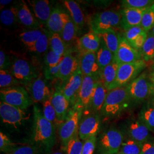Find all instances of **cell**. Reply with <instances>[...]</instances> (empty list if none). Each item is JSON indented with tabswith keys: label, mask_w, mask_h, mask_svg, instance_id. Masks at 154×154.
I'll use <instances>...</instances> for the list:
<instances>
[{
	"label": "cell",
	"mask_w": 154,
	"mask_h": 154,
	"mask_svg": "<svg viewBox=\"0 0 154 154\" xmlns=\"http://www.w3.org/2000/svg\"><path fill=\"white\" fill-rule=\"evenodd\" d=\"M140 154H154V139H149L143 143Z\"/></svg>",
	"instance_id": "51"
},
{
	"label": "cell",
	"mask_w": 154,
	"mask_h": 154,
	"mask_svg": "<svg viewBox=\"0 0 154 154\" xmlns=\"http://www.w3.org/2000/svg\"><path fill=\"white\" fill-rule=\"evenodd\" d=\"M141 27L149 33L154 26V4L148 8L143 14Z\"/></svg>",
	"instance_id": "40"
},
{
	"label": "cell",
	"mask_w": 154,
	"mask_h": 154,
	"mask_svg": "<svg viewBox=\"0 0 154 154\" xmlns=\"http://www.w3.org/2000/svg\"><path fill=\"white\" fill-rule=\"evenodd\" d=\"M147 8L140 9L131 8L123 9L121 11L122 14L121 29L126 31L130 28L140 26L143 14Z\"/></svg>",
	"instance_id": "19"
},
{
	"label": "cell",
	"mask_w": 154,
	"mask_h": 154,
	"mask_svg": "<svg viewBox=\"0 0 154 154\" xmlns=\"http://www.w3.org/2000/svg\"><path fill=\"white\" fill-rule=\"evenodd\" d=\"M151 96L152 97V98H154V83L151 82Z\"/></svg>",
	"instance_id": "53"
},
{
	"label": "cell",
	"mask_w": 154,
	"mask_h": 154,
	"mask_svg": "<svg viewBox=\"0 0 154 154\" xmlns=\"http://www.w3.org/2000/svg\"><path fill=\"white\" fill-rule=\"evenodd\" d=\"M133 102L126 86L110 90L107 94L101 113L106 117L118 116Z\"/></svg>",
	"instance_id": "2"
},
{
	"label": "cell",
	"mask_w": 154,
	"mask_h": 154,
	"mask_svg": "<svg viewBox=\"0 0 154 154\" xmlns=\"http://www.w3.org/2000/svg\"><path fill=\"white\" fill-rule=\"evenodd\" d=\"M63 3L68 11L70 16L77 26L78 31L82 29L85 25V16L79 5L72 0H65Z\"/></svg>",
	"instance_id": "25"
},
{
	"label": "cell",
	"mask_w": 154,
	"mask_h": 154,
	"mask_svg": "<svg viewBox=\"0 0 154 154\" xmlns=\"http://www.w3.org/2000/svg\"><path fill=\"white\" fill-rule=\"evenodd\" d=\"M100 118L97 113L88 115L82 118L78 129L80 139L86 140L91 137H97L100 128Z\"/></svg>",
	"instance_id": "14"
},
{
	"label": "cell",
	"mask_w": 154,
	"mask_h": 154,
	"mask_svg": "<svg viewBox=\"0 0 154 154\" xmlns=\"http://www.w3.org/2000/svg\"><path fill=\"white\" fill-rule=\"evenodd\" d=\"M97 137H91L85 140L83 144L82 154H94V151L97 147Z\"/></svg>",
	"instance_id": "47"
},
{
	"label": "cell",
	"mask_w": 154,
	"mask_h": 154,
	"mask_svg": "<svg viewBox=\"0 0 154 154\" xmlns=\"http://www.w3.org/2000/svg\"><path fill=\"white\" fill-rule=\"evenodd\" d=\"M122 6L123 9H145L153 5V0H123L122 1Z\"/></svg>",
	"instance_id": "41"
},
{
	"label": "cell",
	"mask_w": 154,
	"mask_h": 154,
	"mask_svg": "<svg viewBox=\"0 0 154 154\" xmlns=\"http://www.w3.org/2000/svg\"><path fill=\"white\" fill-rule=\"evenodd\" d=\"M99 81V77L83 76L82 83L74 106L83 111L91 107V100Z\"/></svg>",
	"instance_id": "9"
},
{
	"label": "cell",
	"mask_w": 154,
	"mask_h": 154,
	"mask_svg": "<svg viewBox=\"0 0 154 154\" xmlns=\"http://www.w3.org/2000/svg\"><path fill=\"white\" fill-rule=\"evenodd\" d=\"M97 34L106 47L115 55L118 49L121 36L115 30H109Z\"/></svg>",
	"instance_id": "29"
},
{
	"label": "cell",
	"mask_w": 154,
	"mask_h": 154,
	"mask_svg": "<svg viewBox=\"0 0 154 154\" xmlns=\"http://www.w3.org/2000/svg\"><path fill=\"white\" fill-rule=\"evenodd\" d=\"M79 67L83 76L99 77L100 68L97 61L96 53H85L79 57Z\"/></svg>",
	"instance_id": "17"
},
{
	"label": "cell",
	"mask_w": 154,
	"mask_h": 154,
	"mask_svg": "<svg viewBox=\"0 0 154 154\" xmlns=\"http://www.w3.org/2000/svg\"><path fill=\"white\" fill-rule=\"evenodd\" d=\"M142 58L145 62H149L154 58V36L148 33V37L143 47L139 51Z\"/></svg>",
	"instance_id": "35"
},
{
	"label": "cell",
	"mask_w": 154,
	"mask_h": 154,
	"mask_svg": "<svg viewBox=\"0 0 154 154\" xmlns=\"http://www.w3.org/2000/svg\"><path fill=\"white\" fill-rule=\"evenodd\" d=\"M11 0H1L0 1V5H1V7L2 8V6L7 5L9 4H11Z\"/></svg>",
	"instance_id": "52"
},
{
	"label": "cell",
	"mask_w": 154,
	"mask_h": 154,
	"mask_svg": "<svg viewBox=\"0 0 154 154\" xmlns=\"http://www.w3.org/2000/svg\"><path fill=\"white\" fill-rule=\"evenodd\" d=\"M115 60L119 64L130 63L142 60L140 51L134 49L123 36L115 54Z\"/></svg>",
	"instance_id": "15"
},
{
	"label": "cell",
	"mask_w": 154,
	"mask_h": 154,
	"mask_svg": "<svg viewBox=\"0 0 154 154\" xmlns=\"http://www.w3.org/2000/svg\"><path fill=\"white\" fill-rule=\"evenodd\" d=\"M83 144L78 134L68 143L66 147V154H82Z\"/></svg>",
	"instance_id": "42"
},
{
	"label": "cell",
	"mask_w": 154,
	"mask_h": 154,
	"mask_svg": "<svg viewBox=\"0 0 154 154\" xmlns=\"http://www.w3.org/2000/svg\"><path fill=\"white\" fill-rule=\"evenodd\" d=\"M51 102L55 110L60 125L66 119L69 112L70 102L63 94L61 88H58L52 95Z\"/></svg>",
	"instance_id": "21"
},
{
	"label": "cell",
	"mask_w": 154,
	"mask_h": 154,
	"mask_svg": "<svg viewBox=\"0 0 154 154\" xmlns=\"http://www.w3.org/2000/svg\"><path fill=\"white\" fill-rule=\"evenodd\" d=\"M18 19L20 23L30 29H38L42 26L24 1H21L18 6Z\"/></svg>",
	"instance_id": "24"
},
{
	"label": "cell",
	"mask_w": 154,
	"mask_h": 154,
	"mask_svg": "<svg viewBox=\"0 0 154 154\" xmlns=\"http://www.w3.org/2000/svg\"><path fill=\"white\" fill-rule=\"evenodd\" d=\"M125 136L121 130L111 127L102 133L97 140V148L99 154H118Z\"/></svg>",
	"instance_id": "6"
},
{
	"label": "cell",
	"mask_w": 154,
	"mask_h": 154,
	"mask_svg": "<svg viewBox=\"0 0 154 154\" xmlns=\"http://www.w3.org/2000/svg\"><path fill=\"white\" fill-rule=\"evenodd\" d=\"M124 130L122 131L126 138L143 143L151 139L150 131L139 119H130L124 125Z\"/></svg>",
	"instance_id": "13"
},
{
	"label": "cell",
	"mask_w": 154,
	"mask_h": 154,
	"mask_svg": "<svg viewBox=\"0 0 154 154\" xmlns=\"http://www.w3.org/2000/svg\"><path fill=\"white\" fill-rule=\"evenodd\" d=\"M144 32L143 28L141 26H137L135 27L128 29L123 34V37L126 39L127 41L130 44H132V43L135 41V40L138 38V37Z\"/></svg>",
	"instance_id": "43"
},
{
	"label": "cell",
	"mask_w": 154,
	"mask_h": 154,
	"mask_svg": "<svg viewBox=\"0 0 154 154\" xmlns=\"http://www.w3.org/2000/svg\"><path fill=\"white\" fill-rule=\"evenodd\" d=\"M83 110L77 107H72L66 119L59 126L58 135L62 145L66 149L68 143L77 134Z\"/></svg>",
	"instance_id": "5"
},
{
	"label": "cell",
	"mask_w": 154,
	"mask_h": 154,
	"mask_svg": "<svg viewBox=\"0 0 154 154\" xmlns=\"http://www.w3.org/2000/svg\"><path fill=\"white\" fill-rule=\"evenodd\" d=\"M146 66L147 63L143 60L119 65L116 80L108 88V90L110 91L114 88L126 87L141 74Z\"/></svg>",
	"instance_id": "4"
},
{
	"label": "cell",
	"mask_w": 154,
	"mask_h": 154,
	"mask_svg": "<svg viewBox=\"0 0 154 154\" xmlns=\"http://www.w3.org/2000/svg\"><path fill=\"white\" fill-rule=\"evenodd\" d=\"M30 114L25 110L0 102V116L4 123L17 128L23 122L27 121Z\"/></svg>",
	"instance_id": "10"
},
{
	"label": "cell",
	"mask_w": 154,
	"mask_h": 154,
	"mask_svg": "<svg viewBox=\"0 0 154 154\" xmlns=\"http://www.w3.org/2000/svg\"><path fill=\"white\" fill-rule=\"evenodd\" d=\"M20 83L8 70H0V87L1 89L15 86Z\"/></svg>",
	"instance_id": "39"
},
{
	"label": "cell",
	"mask_w": 154,
	"mask_h": 154,
	"mask_svg": "<svg viewBox=\"0 0 154 154\" xmlns=\"http://www.w3.org/2000/svg\"><path fill=\"white\" fill-rule=\"evenodd\" d=\"M149 76L151 82L154 83V72H152L149 75Z\"/></svg>",
	"instance_id": "54"
},
{
	"label": "cell",
	"mask_w": 154,
	"mask_h": 154,
	"mask_svg": "<svg viewBox=\"0 0 154 154\" xmlns=\"http://www.w3.org/2000/svg\"><path fill=\"white\" fill-rule=\"evenodd\" d=\"M51 154H65L64 152H62V151H56V152H53V153H52Z\"/></svg>",
	"instance_id": "55"
},
{
	"label": "cell",
	"mask_w": 154,
	"mask_h": 154,
	"mask_svg": "<svg viewBox=\"0 0 154 154\" xmlns=\"http://www.w3.org/2000/svg\"><path fill=\"white\" fill-rule=\"evenodd\" d=\"M1 102L26 110L33 104V100L25 88L13 86L1 89L0 91Z\"/></svg>",
	"instance_id": "7"
},
{
	"label": "cell",
	"mask_w": 154,
	"mask_h": 154,
	"mask_svg": "<svg viewBox=\"0 0 154 154\" xmlns=\"http://www.w3.org/2000/svg\"><path fill=\"white\" fill-rule=\"evenodd\" d=\"M126 88L133 102H142L151 96V82L144 72L130 83Z\"/></svg>",
	"instance_id": "8"
},
{
	"label": "cell",
	"mask_w": 154,
	"mask_h": 154,
	"mask_svg": "<svg viewBox=\"0 0 154 154\" xmlns=\"http://www.w3.org/2000/svg\"><path fill=\"white\" fill-rule=\"evenodd\" d=\"M61 64L52 67H46L44 71V77L45 79L47 80H53L55 78H58Z\"/></svg>",
	"instance_id": "48"
},
{
	"label": "cell",
	"mask_w": 154,
	"mask_h": 154,
	"mask_svg": "<svg viewBox=\"0 0 154 154\" xmlns=\"http://www.w3.org/2000/svg\"><path fill=\"white\" fill-rule=\"evenodd\" d=\"M45 30V29L42 28H39L24 31L20 34V40L23 44L29 48L39 38V37L44 32Z\"/></svg>",
	"instance_id": "31"
},
{
	"label": "cell",
	"mask_w": 154,
	"mask_h": 154,
	"mask_svg": "<svg viewBox=\"0 0 154 154\" xmlns=\"http://www.w3.org/2000/svg\"><path fill=\"white\" fill-rule=\"evenodd\" d=\"M101 44V39L97 34L90 31L84 34L77 41V49L81 54L97 53Z\"/></svg>",
	"instance_id": "20"
},
{
	"label": "cell",
	"mask_w": 154,
	"mask_h": 154,
	"mask_svg": "<svg viewBox=\"0 0 154 154\" xmlns=\"http://www.w3.org/2000/svg\"><path fill=\"white\" fill-rule=\"evenodd\" d=\"M11 66L10 58L2 50L0 51V69L8 70Z\"/></svg>",
	"instance_id": "50"
},
{
	"label": "cell",
	"mask_w": 154,
	"mask_h": 154,
	"mask_svg": "<svg viewBox=\"0 0 154 154\" xmlns=\"http://www.w3.org/2000/svg\"><path fill=\"white\" fill-rule=\"evenodd\" d=\"M119 66V64L114 58L111 63L100 71L99 80L107 88H108L116 80Z\"/></svg>",
	"instance_id": "27"
},
{
	"label": "cell",
	"mask_w": 154,
	"mask_h": 154,
	"mask_svg": "<svg viewBox=\"0 0 154 154\" xmlns=\"http://www.w3.org/2000/svg\"><path fill=\"white\" fill-rule=\"evenodd\" d=\"M42 114L45 118L51 123H52L54 125H57L60 126V123L57 119V116L55 109L51 102V98L44 102L42 103Z\"/></svg>",
	"instance_id": "38"
},
{
	"label": "cell",
	"mask_w": 154,
	"mask_h": 154,
	"mask_svg": "<svg viewBox=\"0 0 154 154\" xmlns=\"http://www.w3.org/2000/svg\"><path fill=\"white\" fill-rule=\"evenodd\" d=\"M149 33H150L151 34H152V35H154V26L153 27V28L151 29V30L150 32H149Z\"/></svg>",
	"instance_id": "56"
},
{
	"label": "cell",
	"mask_w": 154,
	"mask_h": 154,
	"mask_svg": "<svg viewBox=\"0 0 154 154\" xmlns=\"http://www.w3.org/2000/svg\"><path fill=\"white\" fill-rule=\"evenodd\" d=\"M64 56L57 55L53 51L50 49L47 53L45 57V63L47 67H49L58 66L61 64L64 58Z\"/></svg>",
	"instance_id": "45"
},
{
	"label": "cell",
	"mask_w": 154,
	"mask_h": 154,
	"mask_svg": "<svg viewBox=\"0 0 154 154\" xmlns=\"http://www.w3.org/2000/svg\"><path fill=\"white\" fill-rule=\"evenodd\" d=\"M143 143L125 137L118 154H140Z\"/></svg>",
	"instance_id": "32"
},
{
	"label": "cell",
	"mask_w": 154,
	"mask_h": 154,
	"mask_svg": "<svg viewBox=\"0 0 154 154\" xmlns=\"http://www.w3.org/2000/svg\"><path fill=\"white\" fill-rule=\"evenodd\" d=\"M121 11L109 10L97 13L90 17L89 24L96 34L121 28Z\"/></svg>",
	"instance_id": "3"
},
{
	"label": "cell",
	"mask_w": 154,
	"mask_h": 154,
	"mask_svg": "<svg viewBox=\"0 0 154 154\" xmlns=\"http://www.w3.org/2000/svg\"><path fill=\"white\" fill-rule=\"evenodd\" d=\"M79 67V58L70 53H67L61 63L58 78L63 82H66L77 72Z\"/></svg>",
	"instance_id": "23"
},
{
	"label": "cell",
	"mask_w": 154,
	"mask_h": 154,
	"mask_svg": "<svg viewBox=\"0 0 154 154\" xmlns=\"http://www.w3.org/2000/svg\"><path fill=\"white\" fill-rule=\"evenodd\" d=\"M148 37V33L146 31L143 32L135 40V41L131 45L132 47L137 50L138 51H140L143 47V45L144 44L146 39Z\"/></svg>",
	"instance_id": "49"
},
{
	"label": "cell",
	"mask_w": 154,
	"mask_h": 154,
	"mask_svg": "<svg viewBox=\"0 0 154 154\" xmlns=\"http://www.w3.org/2000/svg\"><path fill=\"white\" fill-rule=\"evenodd\" d=\"M16 146V144L13 143L6 134L4 132H0V150L1 152L8 154Z\"/></svg>",
	"instance_id": "46"
},
{
	"label": "cell",
	"mask_w": 154,
	"mask_h": 154,
	"mask_svg": "<svg viewBox=\"0 0 154 154\" xmlns=\"http://www.w3.org/2000/svg\"><path fill=\"white\" fill-rule=\"evenodd\" d=\"M70 18V16L60 8H55L53 9L51 14L46 24V26L50 33L51 34H61L65 25Z\"/></svg>",
	"instance_id": "18"
},
{
	"label": "cell",
	"mask_w": 154,
	"mask_h": 154,
	"mask_svg": "<svg viewBox=\"0 0 154 154\" xmlns=\"http://www.w3.org/2000/svg\"><path fill=\"white\" fill-rule=\"evenodd\" d=\"M109 92L108 88L99 80L91 103V107L94 111L96 112H101Z\"/></svg>",
	"instance_id": "26"
},
{
	"label": "cell",
	"mask_w": 154,
	"mask_h": 154,
	"mask_svg": "<svg viewBox=\"0 0 154 154\" xmlns=\"http://www.w3.org/2000/svg\"><path fill=\"white\" fill-rule=\"evenodd\" d=\"M11 72L19 82L25 86L38 77L34 66L25 59L16 60L11 66Z\"/></svg>",
	"instance_id": "11"
},
{
	"label": "cell",
	"mask_w": 154,
	"mask_h": 154,
	"mask_svg": "<svg viewBox=\"0 0 154 154\" xmlns=\"http://www.w3.org/2000/svg\"><path fill=\"white\" fill-rule=\"evenodd\" d=\"M96 57L100 70L109 65L115 58V55L106 47L102 41L99 50L96 53Z\"/></svg>",
	"instance_id": "30"
},
{
	"label": "cell",
	"mask_w": 154,
	"mask_h": 154,
	"mask_svg": "<svg viewBox=\"0 0 154 154\" xmlns=\"http://www.w3.org/2000/svg\"><path fill=\"white\" fill-rule=\"evenodd\" d=\"M50 37L48 32L45 30L44 32L39 38L32 46L28 48V50L32 52L40 54L44 53L48 50L50 44Z\"/></svg>",
	"instance_id": "37"
},
{
	"label": "cell",
	"mask_w": 154,
	"mask_h": 154,
	"mask_svg": "<svg viewBox=\"0 0 154 154\" xmlns=\"http://www.w3.org/2000/svg\"><path fill=\"white\" fill-rule=\"evenodd\" d=\"M138 119L147 127L150 131H154V102L143 106L139 112Z\"/></svg>",
	"instance_id": "28"
},
{
	"label": "cell",
	"mask_w": 154,
	"mask_h": 154,
	"mask_svg": "<svg viewBox=\"0 0 154 154\" xmlns=\"http://www.w3.org/2000/svg\"><path fill=\"white\" fill-rule=\"evenodd\" d=\"M83 79V75L80 67L78 68L72 77H70L61 88L63 94L70 102L72 107L76 102L77 95L81 87Z\"/></svg>",
	"instance_id": "16"
},
{
	"label": "cell",
	"mask_w": 154,
	"mask_h": 154,
	"mask_svg": "<svg viewBox=\"0 0 154 154\" xmlns=\"http://www.w3.org/2000/svg\"><path fill=\"white\" fill-rule=\"evenodd\" d=\"M55 139L54 125L45 118L37 106H34L32 135L33 145L45 153H49L54 145Z\"/></svg>",
	"instance_id": "1"
},
{
	"label": "cell",
	"mask_w": 154,
	"mask_h": 154,
	"mask_svg": "<svg viewBox=\"0 0 154 154\" xmlns=\"http://www.w3.org/2000/svg\"><path fill=\"white\" fill-rule=\"evenodd\" d=\"M50 49L57 55L64 56L67 53L66 51V44L60 34H51L50 39Z\"/></svg>",
	"instance_id": "33"
},
{
	"label": "cell",
	"mask_w": 154,
	"mask_h": 154,
	"mask_svg": "<svg viewBox=\"0 0 154 154\" xmlns=\"http://www.w3.org/2000/svg\"><path fill=\"white\" fill-rule=\"evenodd\" d=\"M34 103H43L50 99L52 95L46 80L39 75L25 86Z\"/></svg>",
	"instance_id": "12"
},
{
	"label": "cell",
	"mask_w": 154,
	"mask_h": 154,
	"mask_svg": "<svg viewBox=\"0 0 154 154\" xmlns=\"http://www.w3.org/2000/svg\"><path fill=\"white\" fill-rule=\"evenodd\" d=\"M0 20L2 24L6 26H11L18 21V6H12L9 9L1 11Z\"/></svg>",
	"instance_id": "36"
},
{
	"label": "cell",
	"mask_w": 154,
	"mask_h": 154,
	"mask_svg": "<svg viewBox=\"0 0 154 154\" xmlns=\"http://www.w3.org/2000/svg\"><path fill=\"white\" fill-rule=\"evenodd\" d=\"M78 32L77 26L70 17L65 25L60 35L66 44H70L76 38Z\"/></svg>",
	"instance_id": "34"
},
{
	"label": "cell",
	"mask_w": 154,
	"mask_h": 154,
	"mask_svg": "<svg viewBox=\"0 0 154 154\" xmlns=\"http://www.w3.org/2000/svg\"><path fill=\"white\" fill-rule=\"evenodd\" d=\"M39 151L33 144L22 145L14 147L8 154H39Z\"/></svg>",
	"instance_id": "44"
},
{
	"label": "cell",
	"mask_w": 154,
	"mask_h": 154,
	"mask_svg": "<svg viewBox=\"0 0 154 154\" xmlns=\"http://www.w3.org/2000/svg\"><path fill=\"white\" fill-rule=\"evenodd\" d=\"M29 5L33 10V14L42 25H46L51 14V9L49 1L33 0L28 1Z\"/></svg>",
	"instance_id": "22"
}]
</instances>
